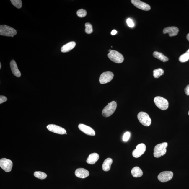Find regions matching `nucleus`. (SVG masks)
Segmentation results:
<instances>
[{
	"label": "nucleus",
	"instance_id": "f257e3e1",
	"mask_svg": "<svg viewBox=\"0 0 189 189\" xmlns=\"http://www.w3.org/2000/svg\"><path fill=\"white\" fill-rule=\"evenodd\" d=\"M168 146V143L164 142L156 145L154 149V155L155 157L158 158L164 156L166 153V148Z\"/></svg>",
	"mask_w": 189,
	"mask_h": 189
},
{
	"label": "nucleus",
	"instance_id": "f03ea898",
	"mask_svg": "<svg viewBox=\"0 0 189 189\" xmlns=\"http://www.w3.org/2000/svg\"><path fill=\"white\" fill-rule=\"evenodd\" d=\"M17 32L14 28L3 25L0 26V35L6 37H14L17 35Z\"/></svg>",
	"mask_w": 189,
	"mask_h": 189
},
{
	"label": "nucleus",
	"instance_id": "7ed1b4c3",
	"mask_svg": "<svg viewBox=\"0 0 189 189\" xmlns=\"http://www.w3.org/2000/svg\"><path fill=\"white\" fill-rule=\"evenodd\" d=\"M117 104L116 102L113 101L109 103L102 111V115L104 117L107 118L113 114L117 108Z\"/></svg>",
	"mask_w": 189,
	"mask_h": 189
},
{
	"label": "nucleus",
	"instance_id": "20e7f679",
	"mask_svg": "<svg viewBox=\"0 0 189 189\" xmlns=\"http://www.w3.org/2000/svg\"><path fill=\"white\" fill-rule=\"evenodd\" d=\"M154 101L156 106L162 110H166L169 107V102L165 98L160 96H156L154 98Z\"/></svg>",
	"mask_w": 189,
	"mask_h": 189
},
{
	"label": "nucleus",
	"instance_id": "39448f33",
	"mask_svg": "<svg viewBox=\"0 0 189 189\" xmlns=\"http://www.w3.org/2000/svg\"><path fill=\"white\" fill-rule=\"evenodd\" d=\"M108 57L111 61L117 63H122L124 58L121 54L115 50H111L108 54Z\"/></svg>",
	"mask_w": 189,
	"mask_h": 189
},
{
	"label": "nucleus",
	"instance_id": "423d86ee",
	"mask_svg": "<svg viewBox=\"0 0 189 189\" xmlns=\"http://www.w3.org/2000/svg\"><path fill=\"white\" fill-rule=\"evenodd\" d=\"M137 118L139 122L143 125L148 126L151 124V119L147 113L144 112H140L138 114Z\"/></svg>",
	"mask_w": 189,
	"mask_h": 189
},
{
	"label": "nucleus",
	"instance_id": "0eeeda50",
	"mask_svg": "<svg viewBox=\"0 0 189 189\" xmlns=\"http://www.w3.org/2000/svg\"><path fill=\"white\" fill-rule=\"evenodd\" d=\"M0 166L2 169L6 172L11 171L13 166V162L10 160L3 158L0 160Z\"/></svg>",
	"mask_w": 189,
	"mask_h": 189
},
{
	"label": "nucleus",
	"instance_id": "6e6552de",
	"mask_svg": "<svg viewBox=\"0 0 189 189\" xmlns=\"http://www.w3.org/2000/svg\"><path fill=\"white\" fill-rule=\"evenodd\" d=\"M114 74L110 71H106L102 74L99 78L100 84H104L108 83L112 80Z\"/></svg>",
	"mask_w": 189,
	"mask_h": 189
},
{
	"label": "nucleus",
	"instance_id": "1a4fd4ad",
	"mask_svg": "<svg viewBox=\"0 0 189 189\" xmlns=\"http://www.w3.org/2000/svg\"><path fill=\"white\" fill-rule=\"evenodd\" d=\"M146 150V145L143 143L140 144L136 146V149L133 151L132 156L136 158H139L144 154Z\"/></svg>",
	"mask_w": 189,
	"mask_h": 189
},
{
	"label": "nucleus",
	"instance_id": "9d476101",
	"mask_svg": "<svg viewBox=\"0 0 189 189\" xmlns=\"http://www.w3.org/2000/svg\"><path fill=\"white\" fill-rule=\"evenodd\" d=\"M173 174L171 171H165L162 172L158 176V180L161 182H166L173 178Z\"/></svg>",
	"mask_w": 189,
	"mask_h": 189
},
{
	"label": "nucleus",
	"instance_id": "9b49d317",
	"mask_svg": "<svg viewBox=\"0 0 189 189\" xmlns=\"http://www.w3.org/2000/svg\"><path fill=\"white\" fill-rule=\"evenodd\" d=\"M47 129L50 131L60 135H64L66 133V130L63 128L55 124H49L47 126Z\"/></svg>",
	"mask_w": 189,
	"mask_h": 189
},
{
	"label": "nucleus",
	"instance_id": "f8f14e48",
	"mask_svg": "<svg viewBox=\"0 0 189 189\" xmlns=\"http://www.w3.org/2000/svg\"><path fill=\"white\" fill-rule=\"evenodd\" d=\"M131 2L137 8L141 10L148 11L151 9L150 5L139 0H131Z\"/></svg>",
	"mask_w": 189,
	"mask_h": 189
},
{
	"label": "nucleus",
	"instance_id": "ddd939ff",
	"mask_svg": "<svg viewBox=\"0 0 189 189\" xmlns=\"http://www.w3.org/2000/svg\"><path fill=\"white\" fill-rule=\"evenodd\" d=\"M78 128L81 131L87 135L94 136L95 135V132L94 130L89 126H87L84 124H79Z\"/></svg>",
	"mask_w": 189,
	"mask_h": 189
},
{
	"label": "nucleus",
	"instance_id": "4468645a",
	"mask_svg": "<svg viewBox=\"0 0 189 189\" xmlns=\"http://www.w3.org/2000/svg\"><path fill=\"white\" fill-rule=\"evenodd\" d=\"M75 173L76 176L82 179L86 178L89 175V172L84 168L77 169L76 170Z\"/></svg>",
	"mask_w": 189,
	"mask_h": 189
},
{
	"label": "nucleus",
	"instance_id": "2eb2a0df",
	"mask_svg": "<svg viewBox=\"0 0 189 189\" xmlns=\"http://www.w3.org/2000/svg\"><path fill=\"white\" fill-rule=\"evenodd\" d=\"M179 30L178 28L175 26L166 27L163 30L164 34H169L170 37H173L178 34Z\"/></svg>",
	"mask_w": 189,
	"mask_h": 189
},
{
	"label": "nucleus",
	"instance_id": "dca6fc26",
	"mask_svg": "<svg viewBox=\"0 0 189 189\" xmlns=\"http://www.w3.org/2000/svg\"><path fill=\"white\" fill-rule=\"evenodd\" d=\"M10 65L11 71L13 74L17 77H20L21 76V74L18 69L16 61L14 60H11Z\"/></svg>",
	"mask_w": 189,
	"mask_h": 189
},
{
	"label": "nucleus",
	"instance_id": "f3484780",
	"mask_svg": "<svg viewBox=\"0 0 189 189\" xmlns=\"http://www.w3.org/2000/svg\"><path fill=\"white\" fill-rule=\"evenodd\" d=\"M99 156L97 153H94L90 154L87 160V162L91 165L95 164L99 160Z\"/></svg>",
	"mask_w": 189,
	"mask_h": 189
},
{
	"label": "nucleus",
	"instance_id": "a211bd4d",
	"mask_svg": "<svg viewBox=\"0 0 189 189\" xmlns=\"http://www.w3.org/2000/svg\"><path fill=\"white\" fill-rule=\"evenodd\" d=\"M75 46L76 43L74 41H71L63 45L61 47V51L62 53L69 52L74 48Z\"/></svg>",
	"mask_w": 189,
	"mask_h": 189
},
{
	"label": "nucleus",
	"instance_id": "6ab92c4d",
	"mask_svg": "<svg viewBox=\"0 0 189 189\" xmlns=\"http://www.w3.org/2000/svg\"><path fill=\"white\" fill-rule=\"evenodd\" d=\"M113 162V160L111 158H107L104 161L102 166L103 171L106 172L109 171L110 169Z\"/></svg>",
	"mask_w": 189,
	"mask_h": 189
},
{
	"label": "nucleus",
	"instance_id": "aec40b11",
	"mask_svg": "<svg viewBox=\"0 0 189 189\" xmlns=\"http://www.w3.org/2000/svg\"><path fill=\"white\" fill-rule=\"evenodd\" d=\"M153 55L155 58L163 62H166L169 60V58L161 53L156 51L154 52L153 53Z\"/></svg>",
	"mask_w": 189,
	"mask_h": 189
},
{
	"label": "nucleus",
	"instance_id": "412c9836",
	"mask_svg": "<svg viewBox=\"0 0 189 189\" xmlns=\"http://www.w3.org/2000/svg\"><path fill=\"white\" fill-rule=\"evenodd\" d=\"M131 174L135 177H139L143 175V172L142 170L139 167H135L132 169L131 171Z\"/></svg>",
	"mask_w": 189,
	"mask_h": 189
},
{
	"label": "nucleus",
	"instance_id": "4be33fe9",
	"mask_svg": "<svg viewBox=\"0 0 189 189\" xmlns=\"http://www.w3.org/2000/svg\"><path fill=\"white\" fill-rule=\"evenodd\" d=\"M164 73V71L161 69H158L154 70L153 71V75L154 78H158L163 75Z\"/></svg>",
	"mask_w": 189,
	"mask_h": 189
},
{
	"label": "nucleus",
	"instance_id": "5701e85b",
	"mask_svg": "<svg viewBox=\"0 0 189 189\" xmlns=\"http://www.w3.org/2000/svg\"><path fill=\"white\" fill-rule=\"evenodd\" d=\"M34 175L37 178L40 179H44L47 177V175L43 172L40 171H36L34 173Z\"/></svg>",
	"mask_w": 189,
	"mask_h": 189
},
{
	"label": "nucleus",
	"instance_id": "b1692460",
	"mask_svg": "<svg viewBox=\"0 0 189 189\" xmlns=\"http://www.w3.org/2000/svg\"><path fill=\"white\" fill-rule=\"evenodd\" d=\"M179 59L181 62H184L188 61L189 59V53L186 52L185 53L181 55L180 56Z\"/></svg>",
	"mask_w": 189,
	"mask_h": 189
},
{
	"label": "nucleus",
	"instance_id": "393cba45",
	"mask_svg": "<svg viewBox=\"0 0 189 189\" xmlns=\"http://www.w3.org/2000/svg\"><path fill=\"white\" fill-rule=\"evenodd\" d=\"M11 3L15 7L18 9H20L22 6V1L20 0H11Z\"/></svg>",
	"mask_w": 189,
	"mask_h": 189
},
{
	"label": "nucleus",
	"instance_id": "a878e982",
	"mask_svg": "<svg viewBox=\"0 0 189 189\" xmlns=\"http://www.w3.org/2000/svg\"><path fill=\"white\" fill-rule=\"evenodd\" d=\"M85 32L86 33L88 34L92 33L93 32V29H92V25L91 24L89 23H86L85 24Z\"/></svg>",
	"mask_w": 189,
	"mask_h": 189
},
{
	"label": "nucleus",
	"instance_id": "bb28decb",
	"mask_svg": "<svg viewBox=\"0 0 189 189\" xmlns=\"http://www.w3.org/2000/svg\"><path fill=\"white\" fill-rule=\"evenodd\" d=\"M87 11L85 9H81L77 11L76 14L77 16L80 18L84 17L87 15Z\"/></svg>",
	"mask_w": 189,
	"mask_h": 189
},
{
	"label": "nucleus",
	"instance_id": "cd10ccee",
	"mask_svg": "<svg viewBox=\"0 0 189 189\" xmlns=\"http://www.w3.org/2000/svg\"><path fill=\"white\" fill-rule=\"evenodd\" d=\"M130 133L129 132H126L124 133L123 137V141L126 142L128 141L130 139Z\"/></svg>",
	"mask_w": 189,
	"mask_h": 189
},
{
	"label": "nucleus",
	"instance_id": "c85d7f7f",
	"mask_svg": "<svg viewBox=\"0 0 189 189\" xmlns=\"http://www.w3.org/2000/svg\"><path fill=\"white\" fill-rule=\"evenodd\" d=\"M126 22H127L128 25L130 27H133L135 26V24L131 19L128 18L126 20Z\"/></svg>",
	"mask_w": 189,
	"mask_h": 189
},
{
	"label": "nucleus",
	"instance_id": "c756f323",
	"mask_svg": "<svg viewBox=\"0 0 189 189\" xmlns=\"http://www.w3.org/2000/svg\"><path fill=\"white\" fill-rule=\"evenodd\" d=\"M7 99L5 96L1 95L0 96V104H1L7 101Z\"/></svg>",
	"mask_w": 189,
	"mask_h": 189
},
{
	"label": "nucleus",
	"instance_id": "7c9ffc66",
	"mask_svg": "<svg viewBox=\"0 0 189 189\" xmlns=\"http://www.w3.org/2000/svg\"><path fill=\"white\" fill-rule=\"evenodd\" d=\"M185 92L187 95L189 96V84L185 89Z\"/></svg>",
	"mask_w": 189,
	"mask_h": 189
},
{
	"label": "nucleus",
	"instance_id": "2f4dec72",
	"mask_svg": "<svg viewBox=\"0 0 189 189\" xmlns=\"http://www.w3.org/2000/svg\"><path fill=\"white\" fill-rule=\"evenodd\" d=\"M117 33V31L116 30H113L112 32H111V35H115Z\"/></svg>",
	"mask_w": 189,
	"mask_h": 189
},
{
	"label": "nucleus",
	"instance_id": "473e14b6",
	"mask_svg": "<svg viewBox=\"0 0 189 189\" xmlns=\"http://www.w3.org/2000/svg\"><path fill=\"white\" fill-rule=\"evenodd\" d=\"M187 39L189 41V33L187 35Z\"/></svg>",
	"mask_w": 189,
	"mask_h": 189
},
{
	"label": "nucleus",
	"instance_id": "72a5a7b5",
	"mask_svg": "<svg viewBox=\"0 0 189 189\" xmlns=\"http://www.w3.org/2000/svg\"><path fill=\"white\" fill-rule=\"evenodd\" d=\"M1 63H0V69H1Z\"/></svg>",
	"mask_w": 189,
	"mask_h": 189
},
{
	"label": "nucleus",
	"instance_id": "f704fd0d",
	"mask_svg": "<svg viewBox=\"0 0 189 189\" xmlns=\"http://www.w3.org/2000/svg\"><path fill=\"white\" fill-rule=\"evenodd\" d=\"M186 52H188V53H189V49L188 51H187Z\"/></svg>",
	"mask_w": 189,
	"mask_h": 189
},
{
	"label": "nucleus",
	"instance_id": "c9c22d12",
	"mask_svg": "<svg viewBox=\"0 0 189 189\" xmlns=\"http://www.w3.org/2000/svg\"><path fill=\"white\" fill-rule=\"evenodd\" d=\"M111 50H109V52H110L111 51Z\"/></svg>",
	"mask_w": 189,
	"mask_h": 189
},
{
	"label": "nucleus",
	"instance_id": "e433bc0d",
	"mask_svg": "<svg viewBox=\"0 0 189 189\" xmlns=\"http://www.w3.org/2000/svg\"><path fill=\"white\" fill-rule=\"evenodd\" d=\"M188 114L189 115V111L188 112Z\"/></svg>",
	"mask_w": 189,
	"mask_h": 189
}]
</instances>
